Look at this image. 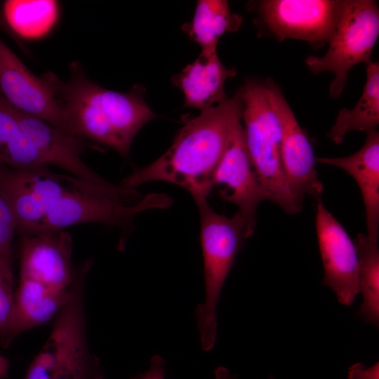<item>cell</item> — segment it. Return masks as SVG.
<instances>
[{
    "label": "cell",
    "instance_id": "cell-10",
    "mask_svg": "<svg viewBox=\"0 0 379 379\" xmlns=\"http://www.w3.org/2000/svg\"><path fill=\"white\" fill-rule=\"evenodd\" d=\"M214 187L224 200L238 206L246 237H250L256 227L258 205L267 200V196L250 159L241 121L231 131L227 148L214 174Z\"/></svg>",
    "mask_w": 379,
    "mask_h": 379
},
{
    "label": "cell",
    "instance_id": "cell-26",
    "mask_svg": "<svg viewBox=\"0 0 379 379\" xmlns=\"http://www.w3.org/2000/svg\"><path fill=\"white\" fill-rule=\"evenodd\" d=\"M166 361L159 355H154L149 369L135 379H165Z\"/></svg>",
    "mask_w": 379,
    "mask_h": 379
},
{
    "label": "cell",
    "instance_id": "cell-30",
    "mask_svg": "<svg viewBox=\"0 0 379 379\" xmlns=\"http://www.w3.org/2000/svg\"><path fill=\"white\" fill-rule=\"evenodd\" d=\"M216 379H235L229 371L225 367H219L215 371Z\"/></svg>",
    "mask_w": 379,
    "mask_h": 379
},
{
    "label": "cell",
    "instance_id": "cell-13",
    "mask_svg": "<svg viewBox=\"0 0 379 379\" xmlns=\"http://www.w3.org/2000/svg\"><path fill=\"white\" fill-rule=\"evenodd\" d=\"M315 224L324 267L323 284L332 289L340 304L349 306L359 293L354 241L321 199L317 201Z\"/></svg>",
    "mask_w": 379,
    "mask_h": 379
},
{
    "label": "cell",
    "instance_id": "cell-14",
    "mask_svg": "<svg viewBox=\"0 0 379 379\" xmlns=\"http://www.w3.org/2000/svg\"><path fill=\"white\" fill-rule=\"evenodd\" d=\"M72 254V237L64 230L22 235L20 277L58 289H69L77 274Z\"/></svg>",
    "mask_w": 379,
    "mask_h": 379
},
{
    "label": "cell",
    "instance_id": "cell-8",
    "mask_svg": "<svg viewBox=\"0 0 379 379\" xmlns=\"http://www.w3.org/2000/svg\"><path fill=\"white\" fill-rule=\"evenodd\" d=\"M77 179L55 173L47 165L18 170L0 164V194L12 211L16 232L33 234Z\"/></svg>",
    "mask_w": 379,
    "mask_h": 379
},
{
    "label": "cell",
    "instance_id": "cell-3",
    "mask_svg": "<svg viewBox=\"0 0 379 379\" xmlns=\"http://www.w3.org/2000/svg\"><path fill=\"white\" fill-rule=\"evenodd\" d=\"M172 203L171 197L166 194H143L122 185L109 182L96 184L77 178L72 188L56 203L34 233L55 232L89 222L126 228L138 213L164 209Z\"/></svg>",
    "mask_w": 379,
    "mask_h": 379
},
{
    "label": "cell",
    "instance_id": "cell-20",
    "mask_svg": "<svg viewBox=\"0 0 379 379\" xmlns=\"http://www.w3.org/2000/svg\"><path fill=\"white\" fill-rule=\"evenodd\" d=\"M366 81L362 94L352 109L339 110L327 138L333 143L343 142L349 132H368L376 130L379 124V65L373 62L366 65Z\"/></svg>",
    "mask_w": 379,
    "mask_h": 379
},
{
    "label": "cell",
    "instance_id": "cell-7",
    "mask_svg": "<svg viewBox=\"0 0 379 379\" xmlns=\"http://www.w3.org/2000/svg\"><path fill=\"white\" fill-rule=\"evenodd\" d=\"M379 34V8L373 0H344L339 20L321 57L309 55L305 62L317 74L331 72L333 79L329 86L332 98L342 94L350 70L359 63L371 62L373 47Z\"/></svg>",
    "mask_w": 379,
    "mask_h": 379
},
{
    "label": "cell",
    "instance_id": "cell-16",
    "mask_svg": "<svg viewBox=\"0 0 379 379\" xmlns=\"http://www.w3.org/2000/svg\"><path fill=\"white\" fill-rule=\"evenodd\" d=\"M316 162L339 167L357 182L365 206L367 237H379V133L366 132V141L357 152L344 157H316Z\"/></svg>",
    "mask_w": 379,
    "mask_h": 379
},
{
    "label": "cell",
    "instance_id": "cell-19",
    "mask_svg": "<svg viewBox=\"0 0 379 379\" xmlns=\"http://www.w3.org/2000/svg\"><path fill=\"white\" fill-rule=\"evenodd\" d=\"M242 22V17L232 11L227 1L199 0L192 18L181 29L202 53H213L221 36L238 31Z\"/></svg>",
    "mask_w": 379,
    "mask_h": 379
},
{
    "label": "cell",
    "instance_id": "cell-9",
    "mask_svg": "<svg viewBox=\"0 0 379 379\" xmlns=\"http://www.w3.org/2000/svg\"><path fill=\"white\" fill-rule=\"evenodd\" d=\"M344 0H263L257 4L259 20L279 41H306L315 47L328 44Z\"/></svg>",
    "mask_w": 379,
    "mask_h": 379
},
{
    "label": "cell",
    "instance_id": "cell-18",
    "mask_svg": "<svg viewBox=\"0 0 379 379\" xmlns=\"http://www.w3.org/2000/svg\"><path fill=\"white\" fill-rule=\"evenodd\" d=\"M71 295L72 287L58 289L20 277L15 293L14 314L8 346L25 331L55 318Z\"/></svg>",
    "mask_w": 379,
    "mask_h": 379
},
{
    "label": "cell",
    "instance_id": "cell-15",
    "mask_svg": "<svg viewBox=\"0 0 379 379\" xmlns=\"http://www.w3.org/2000/svg\"><path fill=\"white\" fill-rule=\"evenodd\" d=\"M15 110L21 131L34 145L48 165L61 168L72 176L88 182L105 184L108 182L81 159V154L85 147L83 138L16 108Z\"/></svg>",
    "mask_w": 379,
    "mask_h": 379
},
{
    "label": "cell",
    "instance_id": "cell-12",
    "mask_svg": "<svg viewBox=\"0 0 379 379\" xmlns=\"http://www.w3.org/2000/svg\"><path fill=\"white\" fill-rule=\"evenodd\" d=\"M0 92L17 109L67 132L55 97L53 74L36 77L1 39Z\"/></svg>",
    "mask_w": 379,
    "mask_h": 379
},
{
    "label": "cell",
    "instance_id": "cell-28",
    "mask_svg": "<svg viewBox=\"0 0 379 379\" xmlns=\"http://www.w3.org/2000/svg\"><path fill=\"white\" fill-rule=\"evenodd\" d=\"M0 29L7 33L12 39H13L15 42L21 47V48L26 52V48H25L22 43L20 42L19 38L12 32L8 25H7L4 15L2 11L0 8Z\"/></svg>",
    "mask_w": 379,
    "mask_h": 379
},
{
    "label": "cell",
    "instance_id": "cell-24",
    "mask_svg": "<svg viewBox=\"0 0 379 379\" xmlns=\"http://www.w3.org/2000/svg\"><path fill=\"white\" fill-rule=\"evenodd\" d=\"M15 308L13 274L0 268V342L8 347V337L13 321Z\"/></svg>",
    "mask_w": 379,
    "mask_h": 379
},
{
    "label": "cell",
    "instance_id": "cell-25",
    "mask_svg": "<svg viewBox=\"0 0 379 379\" xmlns=\"http://www.w3.org/2000/svg\"><path fill=\"white\" fill-rule=\"evenodd\" d=\"M21 133L15 108L0 92V152Z\"/></svg>",
    "mask_w": 379,
    "mask_h": 379
},
{
    "label": "cell",
    "instance_id": "cell-22",
    "mask_svg": "<svg viewBox=\"0 0 379 379\" xmlns=\"http://www.w3.org/2000/svg\"><path fill=\"white\" fill-rule=\"evenodd\" d=\"M4 18L18 38L37 39L46 34L58 15L55 1H6Z\"/></svg>",
    "mask_w": 379,
    "mask_h": 379
},
{
    "label": "cell",
    "instance_id": "cell-21",
    "mask_svg": "<svg viewBox=\"0 0 379 379\" xmlns=\"http://www.w3.org/2000/svg\"><path fill=\"white\" fill-rule=\"evenodd\" d=\"M358 258V284L363 302L357 315L367 324L379 325V248L366 234L354 239Z\"/></svg>",
    "mask_w": 379,
    "mask_h": 379
},
{
    "label": "cell",
    "instance_id": "cell-27",
    "mask_svg": "<svg viewBox=\"0 0 379 379\" xmlns=\"http://www.w3.org/2000/svg\"><path fill=\"white\" fill-rule=\"evenodd\" d=\"M378 363L365 368L361 364L353 365L349 370V379H378Z\"/></svg>",
    "mask_w": 379,
    "mask_h": 379
},
{
    "label": "cell",
    "instance_id": "cell-6",
    "mask_svg": "<svg viewBox=\"0 0 379 379\" xmlns=\"http://www.w3.org/2000/svg\"><path fill=\"white\" fill-rule=\"evenodd\" d=\"M195 203L200 218L205 283V300L197 306L195 317L201 348L208 352L216 342L217 307L222 288L247 237L238 211L230 218L215 212L208 199Z\"/></svg>",
    "mask_w": 379,
    "mask_h": 379
},
{
    "label": "cell",
    "instance_id": "cell-23",
    "mask_svg": "<svg viewBox=\"0 0 379 379\" xmlns=\"http://www.w3.org/2000/svg\"><path fill=\"white\" fill-rule=\"evenodd\" d=\"M16 232L14 216L0 194V268L13 274V241Z\"/></svg>",
    "mask_w": 379,
    "mask_h": 379
},
{
    "label": "cell",
    "instance_id": "cell-17",
    "mask_svg": "<svg viewBox=\"0 0 379 379\" xmlns=\"http://www.w3.org/2000/svg\"><path fill=\"white\" fill-rule=\"evenodd\" d=\"M236 74V69L228 68L221 62L217 52H201L194 62L172 77V83L182 91L184 107L201 112L227 98L225 82Z\"/></svg>",
    "mask_w": 379,
    "mask_h": 379
},
{
    "label": "cell",
    "instance_id": "cell-29",
    "mask_svg": "<svg viewBox=\"0 0 379 379\" xmlns=\"http://www.w3.org/2000/svg\"><path fill=\"white\" fill-rule=\"evenodd\" d=\"M9 366L10 364L8 359L0 354V379L8 377Z\"/></svg>",
    "mask_w": 379,
    "mask_h": 379
},
{
    "label": "cell",
    "instance_id": "cell-11",
    "mask_svg": "<svg viewBox=\"0 0 379 379\" xmlns=\"http://www.w3.org/2000/svg\"><path fill=\"white\" fill-rule=\"evenodd\" d=\"M266 82L271 105L281 127V162L289 188L301 201L306 195L317 201L321 199L324 185L318 178L311 142L279 87L270 79Z\"/></svg>",
    "mask_w": 379,
    "mask_h": 379
},
{
    "label": "cell",
    "instance_id": "cell-2",
    "mask_svg": "<svg viewBox=\"0 0 379 379\" xmlns=\"http://www.w3.org/2000/svg\"><path fill=\"white\" fill-rule=\"evenodd\" d=\"M70 72L67 81L53 75L67 132L128 157L136 134L157 117L145 101L141 87L125 93L107 89L91 81L77 62L70 65Z\"/></svg>",
    "mask_w": 379,
    "mask_h": 379
},
{
    "label": "cell",
    "instance_id": "cell-1",
    "mask_svg": "<svg viewBox=\"0 0 379 379\" xmlns=\"http://www.w3.org/2000/svg\"><path fill=\"white\" fill-rule=\"evenodd\" d=\"M243 107L238 91L232 98L185 118L168 149L152 164L133 171L121 185L136 189L163 181L185 189L194 201L208 199L231 131L242 119Z\"/></svg>",
    "mask_w": 379,
    "mask_h": 379
},
{
    "label": "cell",
    "instance_id": "cell-4",
    "mask_svg": "<svg viewBox=\"0 0 379 379\" xmlns=\"http://www.w3.org/2000/svg\"><path fill=\"white\" fill-rule=\"evenodd\" d=\"M247 150L267 196L288 214L302 210V201L288 185L281 162V127L268 95L266 80L247 79L239 88Z\"/></svg>",
    "mask_w": 379,
    "mask_h": 379
},
{
    "label": "cell",
    "instance_id": "cell-5",
    "mask_svg": "<svg viewBox=\"0 0 379 379\" xmlns=\"http://www.w3.org/2000/svg\"><path fill=\"white\" fill-rule=\"evenodd\" d=\"M88 271L86 267L77 271L71 298L55 318L47 340L24 379H104L86 333L84 293Z\"/></svg>",
    "mask_w": 379,
    "mask_h": 379
}]
</instances>
